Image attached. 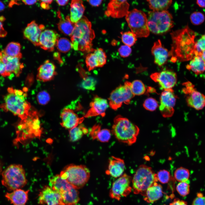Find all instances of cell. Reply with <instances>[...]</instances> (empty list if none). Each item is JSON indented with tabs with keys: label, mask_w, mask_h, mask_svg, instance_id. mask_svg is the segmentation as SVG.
Returning a JSON list of instances; mask_svg holds the SVG:
<instances>
[{
	"label": "cell",
	"mask_w": 205,
	"mask_h": 205,
	"mask_svg": "<svg viewBox=\"0 0 205 205\" xmlns=\"http://www.w3.org/2000/svg\"><path fill=\"white\" fill-rule=\"evenodd\" d=\"M3 164L2 162L0 160V175L2 173V169Z\"/></svg>",
	"instance_id": "e7e4bbea"
},
{
	"label": "cell",
	"mask_w": 205,
	"mask_h": 205,
	"mask_svg": "<svg viewBox=\"0 0 205 205\" xmlns=\"http://www.w3.org/2000/svg\"><path fill=\"white\" fill-rule=\"evenodd\" d=\"M59 205H65V204H64L63 203H62Z\"/></svg>",
	"instance_id": "03108f58"
},
{
	"label": "cell",
	"mask_w": 205,
	"mask_h": 205,
	"mask_svg": "<svg viewBox=\"0 0 205 205\" xmlns=\"http://www.w3.org/2000/svg\"><path fill=\"white\" fill-rule=\"evenodd\" d=\"M5 8V6L3 2L0 0V12L3 11Z\"/></svg>",
	"instance_id": "be15d7a7"
},
{
	"label": "cell",
	"mask_w": 205,
	"mask_h": 205,
	"mask_svg": "<svg viewBox=\"0 0 205 205\" xmlns=\"http://www.w3.org/2000/svg\"><path fill=\"white\" fill-rule=\"evenodd\" d=\"M90 108L84 116L85 118L98 115L104 117L108 104L106 99L95 95L90 102Z\"/></svg>",
	"instance_id": "44dd1931"
},
{
	"label": "cell",
	"mask_w": 205,
	"mask_h": 205,
	"mask_svg": "<svg viewBox=\"0 0 205 205\" xmlns=\"http://www.w3.org/2000/svg\"><path fill=\"white\" fill-rule=\"evenodd\" d=\"M8 93L4 97L5 103L0 105L5 111H9L21 120L26 119L31 108L30 104L26 99L27 93L23 91L9 87Z\"/></svg>",
	"instance_id": "3957f363"
},
{
	"label": "cell",
	"mask_w": 205,
	"mask_h": 205,
	"mask_svg": "<svg viewBox=\"0 0 205 205\" xmlns=\"http://www.w3.org/2000/svg\"><path fill=\"white\" fill-rule=\"evenodd\" d=\"M195 55L205 50V33L196 42Z\"/></svg>",
	"instance_id": "c3c4849f"
},
{
	"label": "cell",
	"mask_w": 205,
	"mask_h": 205,
	"mask_svg": "<svg viewBox=\"0 0 205 205\" xmlns=\"http://www.w3.org/2000/svg\"><path fill=\"white\" fill-rule=\"evenodd\" d=\"M36 98L38 103L42 105L46 104L49 102L50 99L49 94L44 91L39 92L37 95Z\"/></svg>",
	"instance_id": "7dc6e473"
},
{
	"label": "cell",
	"mask_w": 205,
	"mask_h": 205,
	"mask_svg": "<svg viewBox=\"0 0 205 205\" xmlns=\"http://www.w3.org/2000/svg\"><path fill=\"white\" fill-rule=\"evenodd\" d=\"M101 129V126L99 124H95L91 128L89 134L93 139H96L97 135Z\"/></svg>",
	"instance_id": "816d5d0a"
},
{
	"label": "cell",
	"mask_w": 205,
	"mask_h": 205,
	"mask_svg": "<svg viewBox=\"0 0 205 205\" xmlns=\"http://www.w3.org/2000/svg\"><path fill=\"white\" fill-rule=\"evenodd\" d=\"M198 55L200 56L205 63V50L199 53Z\"/></svg>",
	"instance_id": "6125c7cd"
},
{
	"label": "cell",
	"mask_w": 205,
	"mask_h": 205,
	"mask_svg": "<svg viewBox=\"0 0 205 205\" xmlns=\"http://www.w3.org/2000/svg\"><path fill=\"white\" fill-rule=\"evenodd\" d=\"M151 78L157 83L164 90L172 89L177 82V76L174 72L169 70L156 72L150 75Z\"/></svg>",
	"instance_id": "2e32d148"
},
{
	"label": "cell",
	"mask_w": 205,
	"mask_h": 205,
	"mask_svg": "<svg viewBox=\"0 0 205 205\" xmlns=\"http://www.w3.org/2000/svg\"><path fill=\"white\" fill-rule=\"evenodd\" d=\"M176 98L173 89L164 90L161 93L159 110L164 117H170L173 115Z\"/></svg>",
	"instance_id": "5bb4252c"
},
{
	"label": "cell",
	"mask_w": 205,
	"mask_h": 205,
	"mask_svg": "<svg viewBox=\"0 0 205 205\" xmlns=\"http://www.w3.org/2000/svg\"><path fill=\"white\" fill-rule=\"evenodd\" d=\"M3 22L0 20V38L5 37L7 34V31L3 27Z\"/></svg>",
	"instance_id": "11a10c76"
},
{
	"label": "cell",
	"mask_w": 205,
	"mask_h": 205,
	"mask_svg": "<svg viewBox=\"0 0 205 205\" xmlns=\"http://www.w3.org/2000/svg\"><path fill=\"white\" fill-rule=\"evenodd\" d=\"M158 181L157 174L152 168L145 165H141L138 167L132 179L134 192L143 196L147 189Z\"/></svg>",
	"instance_id": "ba28073f"
},
{
	"label": "cell",
	"mask_w": 205,
	"mask_h": 205,
	"mask_svg": "<svg viewBox=\"0 0 205 205\" xmlns=\"http://www.w3.org/2000/svg\"><path fill=\"white\" fill-rule=\"evenodd\" d=\"M190 60L186 66L187 69L196 75L201 74L205 71V63L200 56L195 55Z\"/></svg>",
	"instance_id": "4dcf8cb0"
},
{
	"label": "cell",
	"mask_w": 205,
	"mask_h": 205,
	"mask_svg": "<svg viewBox=\"0 0 205 205\" xmlns=\"http://www.w3.org/2000/svg\"><path fill=\"white\" fill-rule=\"evenodd\" d=\"M41 1V7L44 9H49L50 8L49 4H50L53 0H40Z\"/></svg>",
	"instance_id": "f5cc1de1"
},
{
	"label": "cell",
	"mask_w": 205,
	"mask_h": 205,
	"mask_svg": "<svg viewBox=\"0 0 205 205\" xmlns=\"http://www.w3.org/2000/svg\"><path fill=\"white\" fill-rule=\"evenodd\" d=\"M87 1L92 6L97 7L101 4L102 0H87Z\"/></svg>",
	"instance_id": "6f0895ef"
},
{
	"label": "cell",
	"mask_w": 205,
	"mask_h": 205,
	"mask_svg": "<svg viewBox=\"0 0 205 205\" xmlns=\"http://www.w3.org/2000/svg\"><path fill=\"white\" fill-rule=\"evenodd\" d=\"M59 35L55 31L50 29L43 30L39 40L38 46L44 50L53 51L59 38Z\"/></svg>",
	"instance_id": "ac0fdd59"
},
{
	"label": "cell",
	"mask_w": 205,
	"mask_h": 205,
	"mask_svg": "<svg viewBox=\"0 0 205 205\" xmlns=\"http://www.w3.org/2000/svg\"><path fill=\"white\" fill-rule=\"evenodd\" d=\"M1 174L2 184L10 191L22 188L27 183L25 170L21 165H11Z\"/></svg>",
	"instance_id": "52a82bcc"
},
{
	"label": "cell",
	"mask_w": 205,
	"mask_h": 205,
	"mask_svg": "<svg viewBox=\"0 0 205 205\" xmlns=\"http://www.w3.org/2000/svg\"><path fill=\"white\" fill-rule=\"evenodd\" d=\"M156 174L158 181L162 184L167 183L171 179L170 173L167 170H161Z\"/></svg>",
	"instance_id": "f6af8a7d"
},
{
	"label": "cell",
	"mask_w": 205,
	"mask_h": 205,
	"mask_svg": "<svg viewBox=\"0 0 205 205\" xmlns=\"http://www.w3.org/2000/svg\"><path fill=\"white\" fill-rule=\"evenodd\" d=\"M126 19L131 31L137 37H147L150 31L147 24V17L142 11L136 9L128 11Z\"/></svg>",
	"instance_id": "30bf717a"
},
{
	"label": "cell",
	"mask_w": 205,
	"mask_h": 205,
	"mask_svg": "<svg viewBox=\"0 0 205 205\" xmlns=\"http://www.w3.org/2000/svg\"><path fill=\"white\" fill-rule=\"evenodd\" d=\"M110 137L111 132L109 130L101 129L97 135L96 139L101 142H108Z\"/></svg>",
	"instance_id": "ee69618b"
},
{
	"label": "cell",
	"mask_w": 205,
	"mask_h": 205,
	"mask_svg": "<svg viewBox=\"0 0 205 205\" xmlns=\"http://www.w3.org/2000/svg\"><path fill=\"white\" fill-rule=\"evenodd\" d=\"M69 0H56L57 3L60 6H64L67 4Z\"/></svg>",
	"instance_id": "94428289"
},
{
	"label": "cell",
	"mask_w": 205,
	"mask_h": 205,
	"mask_svg": "<svg viewBox=\"0 0 205 205\" xmlns=\"http://www.w3.org/2000/svg\"><path fill=\"white\" fill-rule=\"evenodd\" d=\"M130 82L126 81L124 85H120L113 90L108 98L110 107L116 110L121 107L123 103L129 104L135 96L130 87Z\"/></svg>",
	"instance_id": "8fae6325"
},
{
	"label": "cell",
	"mask_w": 205,
	"mask_h": 205,
	"mask_svg": "<svg viewBox=\"0 0 205 205\" xmlns=\"http://www.w3.org/2000/svg\"><path fill=\"white\" fill-rule=\"evenodd\" d=\"M85 10L82 0H72L70 4V19L75 24L83 17Z\"/></svg>",
	"instance_id": "83f0119b"
},
{
	"label": "cell",
	"mask_w": 205,
	"mask_h": 205,
	"mask_svg": "<svg viewBox=\"0 0 205 205\" xmlns=\"http://www.w3.org/2000/svg\"><path fill=\"white\" fill-rule=\"evenodd\" d=\"M129 6L127 0H110L105 14L107 17L121 18L126 15Z\"/></svg>",
	"instance_id": "e0dca14e"
},
{
	"label": "cell",
	"mask_w": 205,
	"mask_h": 205,
	"mask_svg": "<svg viewBox=\"0 0 205 205\" xmlns=\"http://www.w3.org/2000/svg\"><path fill=\"white\" fill-rule=\"evenodd\" d=\"M131 91L134 95H140L145 93L146 88L143 83L140 80H136L130 83Z\"/></svg>",
	"instance_id": "8d00e7d4"
},
{
	"label": "cell",
	"mask_w": 205,
	"mask_h": 205,
	"mask_svg": "<svg viewBox=\"0 0 205 205\" xmlns=\"http://www.w3.org/2000/svg\"><path fill=\"white\" fill-rule=\"evenodd\" d=\"M20 50L21 46L20 44L13 42L9 43L5 49L3 50L4 53L8 56L22 58V55Z\"/></svg>",
	"instance_id": "1f68e13d"
},
{
	"label": "cell",
	"mask_w": 205,
	"mask_h": 205,
	"mask_svg": "<svg viewBox=\"0 0 205 205\" xmlns=\"http://www.w3.org/2000/svg\"><path fill=\"white\" fill-rule=\"evenodd\" d=\"M172 44L169 56L173 62L191 60L195 56L196 34L188 26L171 33Z\"/></svg>",
	"instance_id": "6da1fadb"
},
{
	"label": "cell",
	"mask_w": 205,
	"mask_h": 205,
	"mask_svg": "<svg viewBox=\"0 0 205 205\" xmlns=\"http://www.w3.org/2000/svg\"><path fill=\"white\" fill-rule=\"evenodd\" d=\"M50 187L62 196L67 194L74 188L66 180L62 179L60 175L52 176L49 179Z\"/></svg>",
	"instance_id": "cb8c5ba5"
},
{
	"label": "cell",
	"mask_w": 205,
	"mask_h": 205,
	"mask_svg": "<svg viewBox=\"0 0 205 205\" xmlns=\"http://www.w3.org/2000/svg\"><path fill=\"white\" fill-rule=\"evenodd\" d=\"M196 3L201 8H205V0H196Z\"/></svg>",
	"instance_id": "91938a15"
},
{
	"label": "cell",
	"mask_w": 205,
	"mask_h": 205,
	"mask_svg": "<svg viewBox=\"0 0 205 205\" xmlns=\"http://www.w3.org/2000/svg\"><path fill=\"white\" fill-rule=\"evenodd\" d=\"M29 190H24L20 188L7 192L5 197L13 205H25L28 200Z\"/></svg>",
	"instance_id": "4316f807"
},
{
	"label": "cell",
	"mask_w": 205,
	"mask_h": 205,
	"mask_svg": "<svg viewBox=\"0 0 205 205\" xmlns=\"http://www.w3.org/2000/svg\"><path fill=\"white\" fill-rule=\"evenodd\" d=\"M149 7L153 11L167 10L171 5L172 0H146Z\"/></svg>",
	"instance_id": "d6a6232c"
},
{
	"label": "cell",
	"mask_w": 205,
	"mask_h": 205,
	"mask_svg": "<svg viewBox=\"0 0 205 205\" xmlns=\"http://www.w3.org/2000/svg\"><path fill=\"white\" fill-rule=\"evenodd\" d=\"M131 180V177L126 174L119 177L112 184L109 192L110 197L119 200L128 195L132 190L130 185Z\"/></svg>",
	"instance_id": "4fadbf2b"
},
{
	"label": "cell",
	"mask_w": 205,
	"mask_h": 205,
	"mask_svg": "<svg viewBox=\"0 0 205 205\" xmlns=\"http://www.w3.org/2000/svg\"><path fill=\"white\" fill-rule=\"evenodd\" d=\"M60 176L62 179L66 180L77 189L84 186L88 181L90 172L85 165L70 164L64 168Z\"/></svg>",
	"instance_id": "8992f818"
},
{
	"label": "cell",
	"mask_w": 205,
	"mask_h": 205,
	"mask_svg": "<svg viewBox=\"0 0 205 205\" xmlns=\"http://www.w3.org/2000/svg\"><path fill=\"white\" fill-rule=\"evenodd\" d=\"M85 62L89 71L92 70L97 67H99L96 57L93 52L87 54L86 57Z\"/></svg>",
	"instance_id": "60d3db41"
},
{
	"label": "cell",
	"mask_w": 205,
	"mask_h": 205,
	"mask_svg": "<svg viewBox=\"0 0 205 205\" xmlns=\"http://www.w3.org/2000/svg\"><path fill=\"white\" fill-rule=\"evenodd\" d=\"M93 52L97 59L99 67L103 66L106 61V56L104 51L102 49L99 48L94 50Z\"/></svg>",
	"instance_id": "ab89813d"
},
{
	"label": "cell",
	"mask_w": 205,
	"mask_h": 205,
	"mask_svg": "<svg viewBox=\"0 0 205 205\" xmlns=\"http://www.w3.org/2000/svg\"><path fill=\"white\" fill-rule=\"evenodd\" d=\"M61 125L66 129H71L80 124L84 120L83 117H79L73 110L65 108L60 114Z\"/></svg>",
	"instance_id": "ffe728a7"
},
{
	"label": "cell",
	"mask_w": 205,
	"mask_h": 205,
	"mask_svg": "<svg viewBox=\"0 0 205 205\" xmlns=\"http://www.w3.org/2000/svg\"><path fill=\"white\" fill-rule=\"evenodd\" d=\"M44 28L43 25H38L35 21H32L28 24L24 30L23 36L34 46H38L39 37Z\"/></svg>",
	"instance_id": "7402d4cb"
},
{
	"label": "cell",
	"mask_w": 205,
	"mask_h": 205,
	"mask_svg": "<svg viewBox=\"0 0 205 205\" xmlns=\"http://www.w3.org/2000/svg\"><path fill=\"white\" fill-rule=\"evenodd\" d=\"M118 51L121 57L125 58L128 57L130 55L132 49L130 47L125 45L121 46L119 48Z\"/></svg>",
	"instance_id": "681fc988"
},
{
	"label": "cell",
	"mask_w": 205,
	"mask_h": 205,
	"mask_svg": "<svg viewBox=\"0 0 205 205\" xmlns=\"http://www.w3.org/2000/svg\"><path fill=\"white\" fill-rule=\"evenodd\" d=\"M56 74L55 65L52 62L47 60L38 67L36 79L43 82L50 81Z\"/></svg>",
	"instance_id": "603a6c76"
},
{
	"label": "cell",
	"mask_w": 205,
	"mask_h": 205,
	"mask_svg": "<svg viewBox=\"0 0 205 205\" xmlns=\"http://www.w3.org/2000/svg\"><path fill=\"white\" fill-rule=\"evenodd\" d=\"M151 52L154 56L155 63L159 66L164 65L169 56V52L162 45L160 40L154 43Z\"/></svg>",
	"instance_id": "484cf974"
},
{
	"label": "cell",
	"mask_w": 205,
	"mask_h": 205,
	"mask_svg": "<svg viewBox=\"0 0 205 205\" xmlns=\"http://www.w3.org/2000/svg\"><path fill=\"white\" fill-rule=\"evenodd\" d=\"M22 1L26 5H31L35 3L37 0H22Z\"/></svg>",
	"instance_id": "680465c9"
},
{
	"label": "cell",
	"mask_w": 205,
	"mask_h": 205,
	"mask_svg": "<svg viewBox=\"0 0 205 205\" xmlns=\"http://www.w3.org/2000/svg\"><path fill=\"white\" fill-rule=\"evenodd\" d=\"M188 182H180L176 186L177 192L182 196H186L189 193L190 186Z\"/></svg>",
	"instance_id": "7bdbcfd3"
},
{
	"label": "cell",
	"mask_w": 205,
	"mask_h": 205,
	"mask_svg": "<svg viewBox=\"0 0 205 205\" xmlns=\"http://www.w3.org/2000/svg\"><path fill=\"white\" fill-rule=\"evenodd\" d=\"M192 205H205V197L201 193H198L194 199Z\"/></svg>",
	"instance_id": "f907efd6"
},
{
	"label": "cell",
	"mask_w": 205,
	"mask_h": 205,
	"mask_svg": "<svg viewBox=\"0 0 205 205\" xmlns=\"http://www.w3.org/2000/svg\"><path fill=\"white\" fill-rule=\"evenodd\" d=\"M88 132L87 129L81 124L69 130V136L71 141L74 142L80 139L83 135L87 134Z\"/></svg>",
	"instance_id": "836d02e7"
},
{
	"label": "cell",
	"mask_w": 205,
	"mask_h": 205,
	"mask_svg": "<svg viewBox=\"0 0 205 205\" xmlns=\"http://www.w3.org/2000/svg\"><path fill=\"white\" fill-rule=\"evenodd\" d=\"M183 91L186 95V101L188 106L197 110L205 107V95L198 91L190 82L184 83Z\"/></svg>",
	"instance_id": "7c38bea8"
},
{
	"label": "cell",
	"mask_w": 205,
	"mask_h": 205,
	"mask_svg": "<svg viewBox=\"0 0 205 205\" xmlns=\"http://www.w3.org/2000/svg\"><path fill=\"white\" fill-rule=\"evenodd\" d=\"M58 15L60 19L57 24L59 30L64 35L71 36L74 28L75 24L71 22L69 16L64 17L60 11L58 12Z\"/></svg>",
	"instance_id": "f546056e"
},
{
	"label": "cell",
	"mask_w": 205,
	"mask_h": 205,
	"mask_svg": "<svg viewBox=\"0 0 205 205\" xmlns=\"http://www.w3.org/2000/svg\"><path fill=\"white\" fill-rule=\"evenodd\" d=\"M56 46L60 52L63 53L67 52L72 48L71 42L65 38H59L57 42Z\"/></svg>",
	"instance_id": "74e56055"
},
{
	"label": "cell",
	"mask_w": 205,
	"mask_h": 205,
	"mask_svg": "<svg viewBox=\"0 0 205 205\" xmlns=\"http://www.w3.org/2000/svg\"><path fill=\"white\" fill-rule=\"evenodd\" d=\"M95 37L91 22L83 16L75 24L71 36L72 48L75 50L93 52L92 42Z\"/></svg>",
	"instance_id": "7a4b0ae2"
},
{
	"label": "cell",
	"mask_w": 205,
	"mask_h": 205,
	"mask_svg": "<svg viewBox=\"0 0 205 205\" xmlns=\"http://www.w3.org/2000/svg\"><path fill=\"white\" fill-rule=\"evenodd\" d=\"M16 137L14 140L15 145L24 144L25 141L34 138L40 139L42 128L38 114L36 111H30L27 118L21 120L16 128Z\"/></svg>",
	"instance_id": "277c9868"
},
{
	"label": "cell",
	"mask_w": 205,
	"mask_h": 205,
	"mask_svg": "<svg viewBox=\"0 0 205 205\" xmlns=\"http://www.w3.org/2000/svg\"><path fill=\"white\" fill-rule=\"evenodd\" d=\"M79 72L83 79L81 84V87L87 90H94L97 83L96 80L91 77L88 76L86 72L83 69L80 70Z\"/></svg>",
	"instance_id": "e575fe53"
},
{
	"label": "cell",
	"mask_w": 205,
	"mask_h": 205,
	"mask_svg": "<svg viewBox=\"0 0 205 205\" xmlns=\"http://www.w3.org/2000/svg\"><path fill=\"white\" fill-rule=\"evenodd\" d=\"M139 131V128L127 118L120 115L114 118L111 132L119 142L132 145L136 142Z\"/></svg>",
	"instance_id": "5b68a950"
},
{
	"label": "cell",
	"mask_w": 205,
	"mask_h": 205,
	"mask_svg": "<svg viewBox=\"0 0 205 205\" xmlns=\"http://www.w3.org/2000/svg\"><path fill=\"white\" fill-rule=\"evenodd\" d=\"M108 165L106 174L117 178L121 176L124 171L125 164L124 160L119 158L112 156L109 159Z\"/></svg>",
	"instance_id": "d4e9b609"
},
{
	"label": "cell",
	"mask_w": 205,
	"mask_h": 205,
	"mask_svg": "<svg viewBox=\"0 0 205 205\" xmlns=\"http://www.w3.org/2000/svg\"><path fill=\"white\" fill-rule=\"evenodd\" d=\"M21 58L11 57L6 55L3 50L0 51V60L5 65L6 77L15 75L19 77L22 72L24 67L23 64L20 62Z\"/></svg>",
	"instance_id": "9a60e30c"
},
{
	"label": "cell",
	"mask_w": 205,
	"mask_h": 205,
	"mask_svg": "<svg viewBox=\"0 0 205 205\" xmlns=\"http://www.w3.org/2000/svg\"><path fill=\"white\" fill-rule=\"evenodd\" d=\"M205 19L204 14L199 11L194 12L190 16V19L191 23L195 25L202 24L204 21Z\"/></svg>",
	"instance_id": "b9f144b4"
},
{
	"label": "cell",
	"mask_w": 205,
	"mask_h": 205,
	"mask_svg": "<svg viewBox=\"0 0 205 205\" xmlns=\"http://www.w3.org/2000/svg\"><path fill=\"white\" fill-rule=\"evenodd\" d=\"M190 175L189 170L182 167L177 169L174 173L175 179L179 182H188Z\"/></svg>",
	"instance_id": "d590c367"
},
{
	"label": "cell",
	"mask_w": 205,
	"mask_h": 205,
	"mask_svg": "<svg viewBox=\"0 0 205 205\" xmlns=\"http://www.w3.org/2000/svg\"><path fill=\"white\" fill-rule=\"evenodd\" d=\"M169 205H187V202L184 200L177 198L175 199Z\"/></svg>",
	"instance_id": "db71d44e"
},
{
	"label": "cell",
	"mask_w": 205,
	"mask_h": 205,
	"mask_svg": "<svg viewBox=\"0 0 205 205\" xmlns=\"http://www.w3.org/2000/svg\"><path fill=\"white\" fill-rule=\"evenodd\" d=\"M5 65L3 62L0 60V74L3 77H6Z\"/></svg>",
	"instance_id": "9f6ffc18"
},
{
	"label": "cell",
	"mask_w": 205,
	"mask_h": 205,
	"mask_svg": "<svg viewBox=\"0 0 205 205\" xmlns=\"http://www.w3.org/2000/svg\"><path fill=\"white\" fill-rule=\"evenodd\" d=\"M121 39L126 45L131 47L133 46L137 40V36L132 31L121 32Z\"/></svg>",
	"instance_id": "f35d334b"
},
{
	"label": "cell",
	"mask_w": 205,
	"mask_h": 205,
	"mask_svg": "<svg viewBox=\"0 0 205 205\" xmlns=\"http://www.w3.org/2000/svg\"><path fill=\"white\" fill-rule=\"evenodd\" d=\"M163 195L162 186L155 182L147 189L143 196L145 201L148 203H151L159 200Z\"/></svg>",
	"instance_id": "f1b7e54d"
},
{
	"label": "cell",
	"mask_w": 205,
	"mask_h": 205,
	"mask_svg": "<svg viewBox=\"0 0 205 205\" xmlns=\"http://www.w3.org/2000/svg\"><path fill=\"white\" fill-rule=\"evenodd\" d=\"M158 106L157 101L155 99L151 97L146 99L143 103V106L145 108L150 111L155 110Z\"/></svg>",
	"instance_id": "bcb514c9"
},
{
	"label": "cell",
	"mask_w": 205,
	"mask_h": 205,
	"mask_svg": "<svg viewBox=\"0 0 205 205\" xmlns=\"http://www.w3.org/2000/svg\"><path fill=\"white\" fill-rule=\"evenodd\" d=\"M62 202L60 195L48 186H44L39 194L40 204L59 205Z\"/></svg>",
	"instance_id": "d6986e66"
},
{
	"label": "cell",
	"mask_w": 205,
	"mask_h": 205,
	"mask_svg": "<svg viewBox=\"0 0 205 205\" xmlns=\"http://www.w3.org/2000/svg\"><path fill=\"white\" fill-rule=\"evenodd\" d=\"M147 24L149 31L157 34L168 32L173 26V18L167 10L149 12Z\"/></svg>",
	"instance_id": "9c48e42d"
}]
</instances>
